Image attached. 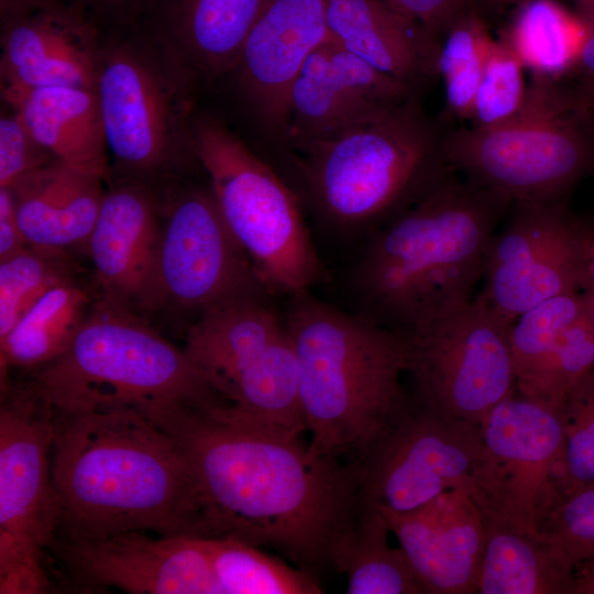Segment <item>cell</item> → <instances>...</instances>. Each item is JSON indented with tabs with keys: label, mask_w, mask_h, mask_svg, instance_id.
Listing matches in <instances>:
<instances>
[{
	"label": "cell",
	"mask_w": 594,
	"mask_h": 594,
	"mask_svg": "<svg viewBox=\"0 0 594 594\" xmlns=\"http://www.w3.org/2000/svg\"><path fill=\"white\" fill-rule=\"evenodd\" d=\"M151 419L191 468L201 538L271 547L311 574L333 566L360 504L356 460L311 457L299 436L235 421L220 406Z\"/></svg>",
	"instance_id": "6da1fadb"
},
{
	"label": "cell",
	"mask_w": 594,
	"mask_h": 594,
	"mask_svg": "<svg viewBox=\"0 0 594 594\" xmlns=\"http://www.w3.org/2000/svg\"><path fill=\"white\" fill-rule=\"evenodd\" d=\"M54 427L57 538L131 530L200 538L191 468L153 419L129 407L54 409Z\"/></svg>",
	"instance_id": "7a4b0ae2"
},
{
	"label": "cell",
	"mask_w": 594,
	"mask_h": 594,
	"mask_svg": "<svg viewBox=\"0 0 594 594\" xmlns=\"http://www.w3.org/2000/svg\"><path fill=\"white\" fill-rule=\"evenodd\" d=\"M512 205L451 169L372 231L352 274L359 314L408 331L426 316L470 299L487 245Z\"/></svg>",
	"instance_id": "3957f363"
},
{
	"label": "cell",
	"mask_w": 594,
	"mask_h": 594,
	"mask_svg": "<svg viewBox=\"0 0 594 594\" xmlns=\"http://www.w3.org/2000/svg\"><path fill=\"white\" fill-rule=\"evenodd\" d=\"M284 319L298 365L308 453L358 460L410 403L405 331L341 311L300 290L288 295Z\"/></svg>",
	"instance_id": "277c9868"
},
{
	"label": "cell",
	"mask_w": 594,
	"mask_h": 594,
	"mask_svg": "<svg viewBox=\"0 0 594 594\" xmlns=\"http://www.w3.org/2000/svg\"><path fill=\"white\" fill-rule=\"evenodd\" d=\"M448 128L416 96L375 121L294 150L295 164L324 221L373 231L452 169L443 153Z\"/></svg>",
	"instance_id": "5b68a950"
},
{
	"label": "cell",
	"mask_w": 594,
	"mask_h": 594,
	"mask_svg": "<svg viewBox=\"0 0 594 594\" xmlns=\"http://www.w3.org/2000/svg\"><path fill=\"white\" fill-rule=\"evenodd\" d=\"M31 375L54 409L129 407L152 418L223 406L184 349L101 297L68 349Z\"/></svg>",
	"instance_id": "8992f818"
},
{
	"label": "cell",
	"mask_w": 594,
	"mask_h": 594,
	"mask_svg": "<svg viewBox=\"0 0 594 594\" xmlns=\"http://www.w3.org/2000/svg\"><path fill=\"white\" fill-rule=\"evenodd\" d=\"M102 37L96 94L118 180L175 179L199 165L194 143L197 75L148 25Z\"/></svg>",
	"instance_id": "52a82bcc"
},
{
	"label": "cell",
	"mask_w": 594,
	"mask_h": 594,
	"mask_svg": "<svg viewBox=\"0 0 594 594\" xmlns=\"http://www.w3.org/2000/svg\"><path fill=\"white\" fill-rule=\"evenodd\" d=\"M448 165L514 202L565 201L594 174V110L575 86L531 76L526 101L492 129L448 128Z\"/></svg>",
	"instance_id": "ba28073f"
},
{
	"label": "cell",
	"mask_w": 594,
	"mask_h": 594,
	"mask_svg": "<svg viewBox=\"0 0 594 594\" xmlns=\"http://www.w3.org/2000/svg\"><path fill=\"white\" fill-rule=\"evenodd\" d=\"M194 143L219 210L274 293L308 290L324 267L297 194L222 121L196 113Z\"/></svg>",
	"instance_id": "9c48e42d"
},
{
	"label": "cell",
	"mask_w": 594,
	"mask_h": 594,
	"mask_svg": "<svg viewBox=\"0 0 594 594\" xmlns=\"http://www.w3.org/2000/svg\"><path fill=\"white\" fill-rule=\"evenodd\" d=\"M271 297H243L205 310L188 328L184 350L229 418L299 436L307 428L296 352Z\"/></svg>",
	"instance_id": "30bf717a"
},
{
	"label": "cell",
	"mask_w": 594,
	"mask_h": 594,
	"mask_svg": "<svg viewBox=\"0 0 594 594\" xmlns=\"http://www.w3.org/2000/svg\"><path fill=\"white\" fill-rule=\"evenodd\" d=\"M0 383V593L43 594L61 518L48 459L54 408L32 375Z\"/></svg>",
	"instance_id": "8fae6325"
},
{
	"label": "cell",
	"mask_w": 594,
	"mask_h": 594,
	"mask_svg": "<svg viewBox=\"0 0 594 594\" xmlns=\"http://www.w3.org/2000/svg\"><path fill=\"white\" fill-rule=\"evenodd\" d=\"M512 326L481 293L422 318L405 331L407 372L416 393L450 416L480 426L515 393Z\"/></svg>",
	"instance_id": "7c38bea8"
},
{
	"label": "cell",
	"mask_w": 594,
	"mask_h": 594,
	"mask_svg": "<svg viewBox=\"0 0 594 594\" xmlns=\"http://www.w3.org/2000/svg\"><path fill=\"white\" fill-rule=\"evenodd\" d=\"M480 430L472 498L485 517L538 536L561 499L560 414L514 393L487 414Z\"/></svg>",
	"instance_id": "4fadbf2b"
},
{
	"label": "cell",
	"mask_w": 594,
	"mask_h": 594,
	"mask_svg": "<svg viewBox=\"0 0 594 594\" xmlns=\"http://www.w3.org/2000/svg\"><path fill=\"white\" fill-rule=\"evenodd\" d=\"M482 452L480 426L450 416L417 393L387 431L356 461L360 501L405 513L454 488L473 487Z\"/></svg>",
	"instance_id": "5bb4252c"
},
{
	"label": "cell",
	"mask_w": 594,
	"mask_h": 594,
	"mask_svg": "<svg viewBox=\"0 0 594 594\" xmlns=\"http://www.w3.org/2000/svg\"><path fill=\"white\" fill-rule=\"evenodd\" d=\"M512 207L508 221L487 245L481 294L514 323L542 301L584 290L594 219L572 212L566 200Z\"/></svg>",
	"instance_id": "9a60e30c"
},
{
	"label": "cell",
	"mask_w": 594,
	"mask_h": 594,
	"mask_svg": "<svg viewBox=\"0 0 594 594\" xmlns=\"http://www.w3.org/2000/svg\"><path fill=\"white\" fill-rule=\"evenodd\" d=\"M162 215L163 306L172 304L199 317L223 302L274 294L227 226L210 187L173 184Z\"/></svg>",
	"instance_id": "2e32d148"
},
{
	"label": "cell",
	"mask_w": 594,
	"mask_h": 594,
	"mask_svg": "<svg viewBox=\"0 0 594 594\" xmlns=\"http://www.w3.org/2000/svg\"><path fill=\"white\" fill-rule=\"evenodd\" d=\"M131 530L98 539L55 538L50 549L85 590L133 594H220L207 538Z\"/></svg>",
	"instance_id": "e0dca14e"
},
{
	"label": "cell",
	"mask_w": 594,
	"mask_h": 594,
	"mask_svg": "<svg viewBox=\"0 0 594 594\" xmlns=\"http://www.w3.org/2000/svg\"><path fill=\"white\" fill-rule=\"evenodd\" d=\"M416 92L329 38L307 57L292 82L284 134L296 150L375 121Z\"/></svg>",
	"instance_id": "ac0fdd59"
},
{
	"label": "cell",
	"mask_w": 594,
	"mask_h": 594,
	"mask_svg": "<svg viewBox=\"0 0 594 594\" xmlns=\"http://www.w3.org/2000/svg\"><path fill=\"white\" fill-rule=\"evenodd\" d=\"M161 216L154 187L117 180L105 193L86 244L100 297L141 316L163 307Z\"/></svg>",
	"instance_id": "d6986e66"
},
{
	"label": "cell",
	"mask_w": 594,
	"mask_h": 594,
	"mask_svg": "<svg viewBox=\"0 0 594 594\" xmlns=\"http://www.w3.org/2000/svg\"><path fill=\"white\" fill-rule=\"evenodd\" d=\"M78 1L62 0L1 22V90L96 89L102 36Z\"/></svg>",
	"instance_id": "ffe728a7"
},
{
	"label": "cell",
	"mask_w": 594,
	"mask_h": 594,
	"mask_svg": "<svg viewBox=\"0 0 594 594\" xmlns=\"http://www.w3.org/2000/svg\"><path fill=\"white\" fill-rule=\"evenodd\" d=\"M515 393L560 413L563 402L594 369V333L583 292L542 301L520 315L510 330Z\"/></svg>",
	"instance_id": "44dd1931"
},
{
	"label": "cell",
	"mask_w": 594,
	"mask_h": 594,
	"mask_svg": "<svg viewBox=\"0 0 594 594\" xmlns=\"http://www.w3.org/2000/svg\"><path fill=\"white\" fill-rule=\"evenodd\" d=\"M327 9L328 0H265L232 72L258 117L283 133L292 82L330 38Z\"/></svg>",
	"instance_id": "7402d4cb"
},
{
	"label": "cell",
	"mask_w": 594,
	"mask_h": 594,
	"mask_svg": "<svg viewBox=\"0 0 594 594\" xmlns=\"http://www.w3.org/2000/svg\"><path fill=\"white\" fill-rule=\"evenodd\" d=\"M380 512L428 594L475 593L486 529L466 490L447 491L409 512Z\"/></svg>",
	"instance_id": "603a6c76"
},
{
	"label": "cell",
	"mask_w": 594,
	"mask_h": 594,
	"mask_svg": "<svg viewBox=\"0 0 594 594\" xmlns=\"http://www.w3.org/2000/svg\"><path fill=\"white\" fill-rule=\"evenodd\" d=\"M332 41L416 90L439 76L442 40L381 0H328Z\"/></svg>",
	"instance_id": "cb8c5ba5"
},
{
	"label": "cell",
	"mask_w": 594,
	"mask_h": 594,
	"mask_svg": "<svg viewBox=\"0 0 594 594\" xmlns=\"http://www.w3.org/2000/svg\"><path fill=\"white\" fill-rule=\"evenodd\" d=\"M102 180L57 160L7 187L29 245L56 251L86 246L106 193Z\"/></svg>",
	"instance_id": "d4e9b609"
},
{
	"label": "cell",
	"mask_w": 594,
	"mask_h": 594,
	"mask_svg": "<svg viewBox=\"0 0 594 594\" xmlns=\"http://www.w3.org/2000/svg\"><path fill=\"white\" fill-rule=\"evenodd\" d=\"M265 0H154L148 26L196 75L232 73Z\"/></svg>",
	"instance_id": "484cf974"
},
{
	"label": "cell",
	"mask_w": 594,
	"mask_h": 594,
	"mask_svg": "<svg viewBox=\"0 0 594 594\" xmlns=\"http://www.w3.org/2000/svg\"><path fill=\"white\" fill-rule=\"evenodd\" d=\"M2 101L58 161L108 178V145L96 90L45 87L1 90Z\"/></svg>",
	"instance_id": "4316f807"
},
{
	"label": "cell",
	"mask_w": 594,
	"mask_h": 594,
	"mask_svg": "<svg viewBox=\"0 0 594 594\" xmlns=\"http://www.w3.org/2000/svg\"><path fill=\"white\" fill-rule=\"evenodd\" d=\"M475 594H576L575 566L557 546L485 517Z\"/></svg>",
	"instance_id": "83f0119b"
},
{
	"label": "cell",
	"mask_w": 594,
	"mask_h": 594,
	"mask_svg": "<svg viewBox=\"0 0 594 594\" xmlns=\"http://www.w3.org/2000/svg\"><path fill=\"white\" fill-rule=\"evenodd\" d=\"M95 301L74 277L52 287L0 338L1 380L9 376V369L34 371L61 356Z\"/></svg>",
	"instance_id": "f1b7e54d"
},
{
	"label": "cell",
	"mask_w": 594,
	"mask_h": 594,
	"mask_svg": "<svg viewBox=\"0 0 594 594\" xmlns=\"http://www.w3.org/2000/svg\"><path fill=\"white\" fill-rule=\"evenodd\" d=\"M389 525L378 508L360 501L333 568L344 573L349 594H428L405 551L388 543Z\"/></svg>",
	"instance_id": "f546056e"
},
{
	"label": "cell",
	"mask_w": 594,
	"mask_h": 594,
	"mask_svg": "<svg viewBox=\"0 0 594 594\" xmlns=\"http://www.w3.org/2000/svg\"><path fill=\"white\" fill-rule=\"evenodd\" d=\"M532 76H570L581 44L575 16L554 0H522L499 37Z\"/></svg>",
	"instance_id": "4dcf8cb0"
},
{
	"label": "cell",
	"mask_w": 594,
	"mask_h": 594,
	"mask_svg": "<svg viewBox=\"0 0 594 594\" xmlns=\"http://www.w3.org/2000/svg\"><path fill=\"white\" fill-rule=\"evenodd\" d=\"M220 594H320L314 574L233 538H207Z\"/></svg>",
	"instance_id": "1f68e13d"
},
{
	"label": "cell",
	"mask_w": 594,
	"mask_h": 594,
	"mask_svg": "<svg viewBox=\"0 0 594 594\" xmlns=\"http://www.w3.org/2000/svg\"><path fill=\"white\" fill-rule=\"evenodd\" d=\"M492 41L474 7L443 36L438 66L444 86L443 122L469 121Z\"/></svg>",
	"instance_id": "d6a6232c"
},
{
	"label": "cell",
	"mask_w": 594,
	"mask_h": 594,
	"mask_svg": "<svg viewBox=\"0 0 594 594\" xmlns=\"http://www.w3.org/2000/svg\"><path fill=\"white\" fill-rule=\"evenodd\" d=\"M70 277L65 251L29 245L0 261V338L52 287Z\"/></svg>",
	"instance_id": "836d02e7"
},
{
	"label": "cell",
	"mask_w": 594,
	"mask_h": 594,
	"mask_svg": "<svg viewBox=\"0 0 594 594\" xmlns=\"http://www.w3.org/2000/svg\"><path fill=\"white\" fill-rule=\"evenodd\" d=\"M559 414L563 430L562 498L594 487V369L570 389Z\"/></svg>",
	"instance_id": "e575fe53"
},
{
	"label": "cell",
	"mask_w": 594,
	"mask_h": 594,
	"mask_svg": "<svg viewBox=\"0 0 594 594\" xmlns=\"http://www.w3.org/2000/svg\"><path fill=\"white\" fill-rule=\"evenodd\" d=\"M524 65L501 38L492 41L469 119L470 128L504 124L522 108L528 90Z\"/></svg>",
	"instance_id": "d590c367"
},
{
	"label": "cell",
	"mask_w": 594,
	"mask_h": 594,
	"mask_svg": "<svg viewBox=\"0 0 594 594\" xmlns=\"http://www.w3.org/2000/svg\"><path fill=\"white\" fill-rule=\"evenodd\" d=\"M538 536L578 568L594 562V487L562 497L541 521Z\"/></svg>",
	"instance_id": "8d00e7d4"
},
{
	"label": "cell",
	"mask_w": 594,
	"mask_h": 594,
	"mask_svg": "<svg viewBox=\"0 0 594 594\" xmlns=\"http://www.w3.org/2000/svg\"><path fill=\"white\" fill-rule=\"evenodd\" d=\"M9 110L0 117V187H11L26 174L57 161L18 113Z\"/></svg>",
	"instance_id": "74e56055"
},
{
	"label": "cell",
	"mask_w": 594,
	"mask_h": 594,
	"mask_svg": "<svg viewBox=\"0 0 594 594\" xmlns=\"http://www.w3.org/2000/svg\"><path fill=\"white\" fill-rule=\"evenodd\" d=\"M418 21L441 40L473 4L471 0H381Z\"/></svg>",
	"instance_id": "f35d334b"
},
{
	"label": "cell",
	"mask_w": 594,
	"mask_h": 594,
	"mask_svg": "<svg viewBox=\"0 0 594 594\" xmlns=\"http://www.w3.org/2000/svg\"><path fill=\"white\" fill-rule=\"evenodd\" d=\"M95 18L113 28L141 23L154 0H78Z\"/></svg>",
	"instance_id": "ab89813d"
},
{
	"label": "cell",
	"mask_w": 594,
	"mask_h": 594,
	"mask_svg": "<svg viewBox=\"0 0 594 594\" xmlns=\"http://www.w3.org/2000/svg\"><path fill=\"white\" fill-rule=\"evenodd\" d=\"M582 38L570 76L594 77V0H572Z\"/></svg>",
	"instance_id": "60d3db41"
},
{
	"label": "cell",
	"mask_w": 594,
	"mask_h": 594,
	"mask_svg": "<svg viewBox=\"0 0 594 594\" xmlns=\"http://www.w3.org/2000/svg\"><path fill=\"white\" fill-rule=\"evenodd\" d=\"M28 246L11 190L0 187V261L15 255Z\"/></svg>",
	"instance_id": "b9f144b4"
},
{
	"label": "cell",
	"mask_w": 594,
	"mask_h": 594,
	"mask_svg": "<svg viewBox=\"0 0 594 594\" xmlns=\"http://www.w3.org/2000/svg\"><path fill=\"white\" fill-rule=\"evenodd\" d=\"M59 0H0L1 22L44 8Z\"/></svg>",
	"instance_id": "7bdbcfd3"
},
{
	"label": "cell",
	"mask_w": 594,
	"mask_h": 594,
	"mask_svg": "<svg viewBox=\"0 0 594 594\" xmlns=\"http://www.w3.org/2000/svg\"><path fill=\"white\" fill-rule=\"evenodd\" d=\"M574 85L583 102L594 110V77L575 78Z\"/></svg>",
	"instance_id": "ee69618b"
},
{
	"label": "cell",
	"mask_w": 594,
	"mask_h": 594,
	"mask_svg": "<svg viewBox=\"0 0 594 594\" xmlns=\"http://www.w3.org/2000/svg\"><path fill=\"white\" fill-rule=\"evenodd\" d=\"M584 290L594 292V234L591 239L587 251L586 282Z\"/></svg>",
	"instance_id": "f6af8a7d"
},
{
	"label": "cell",
	"mask_w": 594,
	"mask_h": 594,
	"mask_svg": "<svg viewBox=\"0 0 594 594\" xmlns=\"http://www.w3.org/2000/svg\"><path fill=\"white\" fill-rule=\"evenodd\" d=\"M585 299V311L594 333V292L583 290Z\"/></svg>",
	"instance_id": "bcb514c9"
},
{
	"label": "cell",
	"mask_w": 594,
	"mask_h": 594,
	"mask_svg": "<svg viewBox=\"0 0 594 594\" xmlns=\"http://www.w3.org/2000/svg\"><path fill=\"white\" fill-rule=\"evenodd\" d=\"M495 1H506V0H495Z\"/></svg>",
	"instance_id": "7dc6e473"
},
{
	"label": "cell",
	"mask_w": 594,
	"mask_h": 594,
	"mask_svg": "<svg viewBox=\"0 0 594 594\" xmlns=\"http://www.w3.org/2000/svg\"><path fill=\"white\" fill-rule=\"evenodd\" d=\"M593 176H594V174H593Z\"/></svg>",
	"instance_id": "c3c4849f"
}]
</instances>
